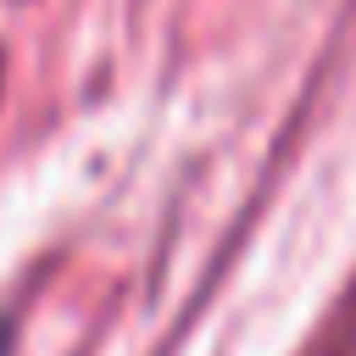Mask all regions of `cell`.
<instances>
[{"mask_svg":"<svg viewBox=\"0 0 356 356\" xmlns=\"http://www.w3.org/2000/svg\"><path fill=\"white\" fill-rule=\"evenodd\" d=\"M0 356H6V323H0Z\"/></svg>","mask_w":356,"mask_h":356,"instance_id":"cell-1","label":"cell"}]
</instances>
